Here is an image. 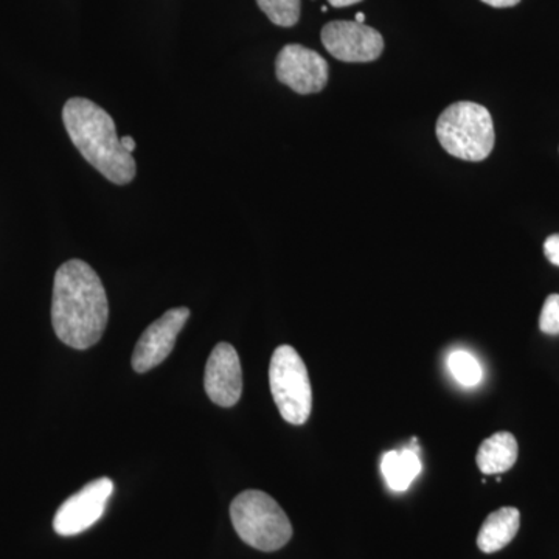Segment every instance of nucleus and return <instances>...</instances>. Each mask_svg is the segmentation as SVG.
I'll return each mask as SVG.
<instances>
[{"instance_id":"nucleus-1","label":"nucleus","mask_w":559,"mask_h":559,"mask_svg":"<svg viewBox=\"0 0 559 559\" xmlns=\"http://www.w3.org/2000/svg\"><path fill=\"white\" fill-rule=\"evenodd\" d=\"M108 319V296L97 272L86 261H66L55 274L51 299V323L58 340L75 349L94 347Z\"/></svg>"},{"instance_id":"nucleus-2","label":"nucleus","mask_w":559,"mask_h":559,"mask_svg":"<svg viewBox=\"0 0 559 559\" xmlns=\"http://www.w3.org/2000/svg\"><path fill=\"white\" fill-rule=\"evenodd\" d=\"M62 121L73 145L98 173L116 186L135 178L138 165L121 145L112 117L87 98H70L62 109Z\"/></svg>"},{"instance_id":"nucleus-3","label":"nucleus","mask_w":559,"mask_h":559,"mask_svg":"<svg viewBox=\"0 0 559 559\" xmlns=\"http://www.w3.org/2000/svg\"><path fill=\"white\" fill-rule=\"evenodd\" d=\"M230 518L238 536L261 551H275L293 538V525L277 500L259 489H248L234 499Z\"/></svg>"},{"instance_id":"nucleus-4","label":"nucleus","mask_w":559,"mask_h":559,"mask_svg":"<svg viewBox=\"0 0 559 559\" xmlns=\"http://www.w3.org/2000/svg\"><path fill=\"white\" fill-rule=\"evenodd\" d=\"M436 131L443 150L460 160H485L495 148L491 114L477 103L459 102L444 109Z\"/></svg>"},{"instance_id":"nucleus-5","label":"nucleus","mask_w":559,"mask_h":559,"mask_svg":"<svg viewBox=\"0 0 559 559\" xmlns=\"http://www.w3.org/2000/svg\"><path fill=\"white\" fill-rule=\"evenodd\" d=\"M272 399L286 423L301 426L310 418L312 389L307 366L296 348L280 345L270 366Z\"/></svg>"},{"instance_id":"nucleus-6","label":"nucleus","mask_w":559,"mask_h":559,"mask_svg":"<svg viewBox=\"0 0 559 559\" xmlns=\"http://www.w3.org/2000/svg\"><path fill=\"white\" fill-rule=\"evenodd\" d=\"M114 492V481L100 477L84 485L58 509L53 528L58 535L75 536L102 520Z\"/></svg>"},{"instance_id":"nucleus-7","label":"nucleus","mask_w":559,"mask_h":559,"mask_svg":"<svg viewBox=\"0 0 559 559\" xmlns=\"http://www.w3.org/2000/svg\"><path fill=\"white\" fill-rule=\"evenodd\" d=\"M320 39L331 57L344 62L374 61L384 50L381 33L356 21L330 22Z\"/></svg>"},{"instance_id":"nucleus-8","label":"nucleus","mask_w":559,"mask_h":559,"mask_svg":"<svg viewBox=\"0 0 559 559\" xmlns=\"http://www.w3.org/2000/svg\"><path fill=\"white\" fill-rule=\"evenodd\" d=\"M275 75L297 94H318L329 83V62L318 51L300 44H288L275 60Z\"/></svg>"},{"instance_id":"nucleus-9","label":"nucleus","mask_w":559,"mask_h":559,"mask_svg":"<svg viewBox=\"0 0 559 559\" xmlns=\"http://www.w3.org/2000/svg\"><path fill=\"white\" fill-rule=\"evenodd\" d=\"M189 318V308L180 307L168 310L160 319L151 323L135 344L132 369L138 373H146L164 362L175 348L176 340Z\"/></svg>"},{"instance_id":"nucleus-10","label":"nucleus","mask_w":559,"mask_h":559,"mask_svg":"<svg viewBox=\"0 0 559 559\" xmlns=\"http://www.w3.org/2000/svg\"><path fill=\"white\" fill-rule=\"evenodd\" d=\"M205 393L221 407H231L238 403L242 393V370L237 349L227 342H221L213 348L205 366Z\"/></svg>"},{"instance_id":"nucleus-11","label":"nucleus","mask_w":559,"mask_h":559,"mask_svg":"<svg viewBox=\"0 0 559 559\" xmlns=\"http://www.w3.org/2000/svg\"><path fill=\"white\" fill-rule=\"evenodd\" d=\"M521 527V513L514 507H503L489 514L481 525L477 546L484 554H496L509 546Z\"/></svg>"},{"instance_id":"nucleus-12","label":"nucleus","mask_w":559,"mask_h":559,"mask_svg":"<svg viewBox=\"0 0 559 559\" xmlns=\"http://www.w3.org/2000/svg\"><path fill=\"white\" fill-rule=\"evenodd\" d=\"M518 454L520 447L513 433L496 432L480 444L476 462L481 473L495 476L513 468Z\"/></svg>"},{"instance_id":"nucleus-13","label":"nucleus","mask_w":559,"mask_h":559,"mask_svg":"<svg viewBox=\"0 0 559 559\" xmlns=\"http://www.w3.org/2000/svg\"><path fill=\"white\" fill-rule=\"evenodd\" d=\"M381 468L390 488L395 491H406L415 477L421 473L418 447L388 452L382 459Z\"/></svg>"},{"instance_id":"nucleus-14","label":"nucleus","mask_w":559,"mask_h":559,"mask_svg":"<svg viewBox=\"0 0 559 559\" xmlns=\"http://www.w3.org/2000/svg\"><path fill=\"white\" fill-rule=\"evenodd\" d=\"M257 3L278 27H294L300 20V0H257Z\"/></svg>"},{"instance_id":"nucleus-15","label":"nucleus","mask_w":559,"mask_h":559,"mask_svg":"<svg viewBox=\"0 0 559 559\" xmlns=\"http://www.w3.org/2000/svg\"><path fill=\"white\" fill-rule=\"evenodd\" d=\"M448 367H450L452 377L466 388L479 384L481 378H484L480 364L466 352L451 353L450 358H448Z\"/></svg>"},{"instance_id":"nucleus-16","label":"nucleus","mask_w":559,"mask_h":559,"mask_svg":"<svg viewBox=\"0 0 559 559\" xmlns=\"http://www.w3.org/2000/svg\"><path fill=\"white\" fill-rule=\"evenodd\" d=\"M539 330L543 333L559 334V294H550L544 301L543 311H540Z\"/></svg>"},{"instance_id":"nucleus-17","label":"nucleus","mask_w":559,"mask_h":559,"mask_svg":"<svg viewBox=\"0 0 559 559\" xmlns=\"http://www.w3.org/2000/svg\"><path fill=\"white\" fill-rule=\"evenodd\" d=\"M544 253H546L547 260L551 264L559 267V234L547 238L546 242H544Z\"/></svg>"},{"instance_id":"nucleus-18","label":"nucleus","mask_w":559,"mask_h":559,"mask_svg":"<svg viewBox=\"0 0 559 559\" xmlns=\"http://www.w3.org/2000/svg\"><path fill=\"white\" fill-rule=\"evenodd\" d=\"M481 2L495 7V9H509V7L518 5L521 0H481Z\"/></svg>"},{"instance_id":"nucleus-19","label":"nucleus","mask_w":559,"mask_h":559,"mask_svg":"<svg viewBox=\"0 0 559 559\" xmlns=\"http://www.w3.org/2000/svg\"><path fill=\"white\" fill-rule=\"evenodd\" d=\"M331 7L342 9V7L355 5V3L362 2V0H329Z\"/></svg>"},{"instance_id":"nucleus-20","label":"nucleus","mask_w":559,"mask_h":559,"mask_svg":"<svg viewBox=\"0 0 559 559\" xmlns=\"http://www.w3.org/2000/svg\"><path fill=\"white\" fill-rule=\"evenodd\" d=\"M121 145L123 148L128 151V153L132 154V151L135 150V140L131 138V135H124L123 139H120Z\"/></svg>"},{"instance_id":"nucleus-21","label":"nucleus","mask_w":559,"mask_h":559,"mask_svg":"<svg viewBox=\"0 0 559 559\" xmlns=\"http://www.w3.org/2000/svg\"><path fill=\"white\" fill-rule=\"evenodd\" d=\"M364 21H366V14H364V13L356 14V22H359V24H364Z\"/></svg>"}]
</instances>
